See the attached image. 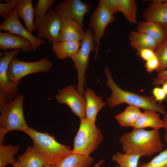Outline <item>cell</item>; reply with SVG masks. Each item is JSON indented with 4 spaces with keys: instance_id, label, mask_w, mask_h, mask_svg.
I'll return each instance as SVG.
<instances>
[{
    "instance_id": "3957f363",
    "label": "cell",
    "mask_w": 167,
    "mask_h": 167,
    "mask_svg": "<svg viewBox=\"0 0 167 167\" xmlns=\"http://www.w3.org/2000/svg\"><path fill=\"white\" fill-rule=\"evenodd\" d=\"M24 95L19 94L13 100L9 101L0 91V139H4L8 132L18 130L26 133L28 126L24 114Z\"/></svg>"
},
{
    "instance_id": "d6986e66",
    "label": "cell",
    "mask_w": 167,
    "mask_h": 167,
    "mask_svg": "<svg viewBox=\"0 0 167 167\" xmlns=\"http://www.w3.org/2000/svg\"><path fill=\"white\" fill-rule=\"evenodd\" d=\"M18 17L22 19L26 29L30 33L35 30L34 27V8L32 0H18L15 8Z\"/></svg>"
},
{
    "instance_id": "f35d334b",
    "label": "cell",
    "mask_w": 167,
    "mask_h": 167,
    "mask_svg": "<svg viewBox=\"0 0 167 167\" xmlns=\"http://www.w3.org/2000/svg\"><path fill=\"white\" fill-rule=\"evenodd\" d=\"M162 89L167 94V82L162 84Z\"/></svg>"
},
{
    "instance_id": "f546056e",
    "label": "cell",
    "mask_w": 167,
    "mask_h": 167,
    "mask_svg": "<svg viewBox=\"0 0 167 167\" xmlns=\"http://www.w3.org/2000/svg\"><path fill=\"white\" fill-rule=\"evenodd\" d=\"M55 0H39L34 8V17L35 20L43 18L47 12L52 9Z\"/></svg>"
},
{
    "instance_id": "603a6c76",
    "label": "cell",
    "mask_w": 167,
    "mask_h": 167,
    "mask_svg": "<svg viewBox=\"0 0 167 167\" xmlns=\"http://www.w3.org/2000/svg\"><path fill=\"white\" fill-rule=\"evenodd\" d=\"M22 167H43L45 162L39 153L33 147H28L26 150L17 158Z\"/></svg>"
},
{
    "instance_id": "4316f807",
    "label": "cell",
    "mask_w": 167,
    "mask_h": 167,
    "mask_svg": "<svg viewBox=\"0 0 167 167\" xmlns=\"http://www.w3.org/2000/svg\"><path fill=\"white\" fill-rule=\"evenodd\" d=\"M19 149V145H4L0 143V167H6L9 164L13 165L16 161L14 157L18 153Z\"/></svg>"
},
{
    "instance_id": "b9f144b4",
    "label": "cell",
    "mask_w": 167,
    "mask_h": 167,
    "mask_svg": "<svg viewBox=\"0 0 167 167\" xmlns=\"http://www.w3.org/2000/svg\"><path fill=\"white\" fill-rule=\"evenodd\" d=\"M163 28L165 30L166 33L167 34V24L162 25Z\"/></svg>"
},
{
    "instance_id": "7c38bea8",
    "label": "cell",
    "mask_w": 167,
    "mask_h": 167,
    "mask_svg": "<svg viewBox=\"0 0 167 167\" xmlns=\"http://www.w3.org/2000/svg\"><path fill=\"white\" fill-rule=\"evenodd\" d=\"M91 7L90 4L80 0H66L58 3L53 10L62 18L75 20L84 28L85 15L90 11Z\"/></svg>"
},
{
    "instance_id": "484cf974",
    "label": "cell",
    "mask_w": 167,
    "mask_h": 167,
    "mask_svg": "<svg viewBox=\"0 0 167 167\" xmlns=\"http://www.w3.org/2000/svg\"><path fill=\"white\" fill-rule=\"evenodd\" d=\"M118 12L122 13L130 23L135 24L137 21V4L135 0H116Z\"/></svg>"
},
{
    "instance_id": "ffe728a7",
    "label": "cell",
    "mask_w": 167,
    "mask_h": 167,
    "mask_svg": "<svg viewBox=\"0 0 167 167\" xmlns=\"http://www.w3.org/2000/svg\"><path fill=\"white\" fill-rule=\"evenodd\" d=\"M137 31L145 34L154 39L158 44L167 38V34L161 25L150 22L138 23Z\"/></svg>"
},
{
    "instance_id": "836d02e7",
    "label": "cell",
    "mask_w": 167,
    "mask_h": 167,
    "mask_svg": "<svg viewBox=\"0 0 167 167\" xmlns=\"http://www.w3.org/2000/svg\"><path fill=\"white\" fill-rule=\"evenodd\" d=\"M159 65V60L156 55L152 58L146 62L145 66L147 72L150 73L153 71H156Z\"/></svg>"
},
{
    "instance_id": "5b68a950",
    "label": "cell",
    "mask_w": 167,
    "mask_h": 167,
    "mask_svg": "<svg viewBox=\"0 0 167 167\" xmlns=\"http://www.w3.org/2000/svg\"><path fill=\"white\" fill-rule=\"evenodd\" d=\"M101 130L86 117L80 119L79 127L74 140L72 152L87 156L95 151L102 142Z\"/></svg>"
},
{
    "instance_id": "60d3db41",
    "label": "cell",
    "mask_w": 167,
    "mask_h": 167,
    "mask_svg": "<svg viewBox=\"0 0 167 167\" xmlns=\"http://www.w3.org/2000/svg\"><path fill=\"white\" fill-rule=\"evenodd\" d=\"M43 167H56L55 165H49L45 164Z\"/></svg>"
},
{
    "instance_id": "7bdbcfd3",
    "label": "cell",
    "mask_w": 167,
    "mask_h": 167,
    "mask_svg": "<svg viewBox=\"0 0 167 167\" xmlns=\"http://www.w3.org/2000/svg\"><path fill=\"white\" fill-rule=\"evenodd\" d=\"M165 101H166V103L167 104V99H166Z\"/></svg>"
},
{
    "instance_id": "4dcf8cb0",
    "label": "cell",
    "mask_w": 167,
    "mask_h": 167,
    "mask_svg": "<svg viewBox=\"0 0 167 167\" xmlns=\"http://www.w3.org/2000/svg\"><path fill=\"white\" fill-rule=\"evenodd\" d=\"M138 167H167V147L148 162H139Z\"/></svg>"
},
{
    "instance_id": "277c9868",
    "label": "cell",
    "mask_w": 167,
    "mask_h": 167,
    "mask_svg": "<svg viewBox=\"0 0 167 167\" xmlns=\"http://www.w3.org/2000/svg\"><path fill=\"white\" fill-rule=\"evenodd\" d=\"M32 139L33 147L44 159L45 163L55 165L62 159L71 153V147L58 143L54 137L29 128L26 132Z\"/></svg>"
},
{
    "instance_id": "8992f818",
    "label": "cell",
    "mask_w": 167,
    "mask_h": 167,
    "mask_svg": "<svg viewBox=\"0 0 167 167\" xmlns=\"http://www.w3.org/2000/svg\"><path fill=\"white\" fill-rule=\"evenodd\" d=\"M96 43L92 30L89 28L85 32L84 36L80 41V47L71 58L77 70L78 84L77 90L84 96V88L86 81V72L88 68L89 57L92 51L96 50Z\"/></svg>"
},
{
    "instance_id": "5bb4252c",
    "label": "cell",
    "mask_w": 167,
    "mask_h": 167,
    "mask_svg": "<svg viewBox=\"0 0 167 167\" xmlns=\"http://www.w3.org/2000/svg\"><path fill=\"white\" fill-rule=\"evenodd\" d=\"M0 49L3 52L15 49H21L25 53L34 51L32 44L28 39L9 32H0Z\"/></svg>"
},
{
    "instance_id": "e0dca14e",
    "label": "cell",
    "mask_w": 167,
    "mask_h": 167,
    "mask_svg": "<svg viewBox=\"0 0 167 167\" xmlns=\"http://www.w3.org/2000/svg\"><path fill=\"white\" fill-rule=\"evenodd\" d=\"M84 97L86 101V118L92 123L95 124L97 113L105 106L106 103L103 101L102 97L97 96L89 88H86Z\"/></svg>"
},
{
    "instance_id": "83f0119b",
    "label": "cell",
    "mask_w": 167,
    "mask_h": 167,
    "mask_svg": "<svg viewBox=\"0 0 167 167\" xmlns=\"http://www.w3.org/2000/svg\"><path fill=\"white\" fill-rule=\"evenodd\" d=\"M140 156L118 152L113 155L112 160L120 167H138Z\"/></svg>"
},
{
    "instance_id": "44dd1931",
    "label": "cell",
    "mask_w": 167,
    "mask_h": 167,
    "mask_svg": "<svg viewBox=\"0 0 167 167\" xmlns=\"http://www.w3.org/2000/svg\"><path fill=\"white\" fill-rule=\"evenodd\" d=\"M128 39L130 45L137 51L144 49L154 51L158 45L153 39L137 31H131L128 36Z\"/></svg>"
},
{
    "instance_id": "e575fe53",
    "label": "cell",
    "mask_w": 167,
    "mask_h": 167,
    "mask_svg": "<svg viewBox=\"0 0 167 167\" xmlns=\"http://www.w3.org/2000/svg\"><path fill=\"white\" fill-rule=\"evenodd\" d=\"M152 93L156 101L161 104L166 98L167 95L162 88L159 87H155L153 88Z\"/></svg>"
},
{
    "instance_id": "9c48e42d",
    "label": "cell",
    "mask_w": 167,
    "mask_h": 167,
    "mask_svg": "<svg viewBox=\"0 0 167 167\" xmlns=\"http://www.w3.org/2000/svg\"><path fill=\"white\" fill-rule=\"evenodd\" d=\"M62 18L52 9L43 18L34 21V27L37 30L36 37L47 40L52 44L59 41Z\"/></svg>"
},
{
    "instance_id": "d590c367",
    "label": "cell",
    "mask_w": 167,
    "mask_h": 167,
    "mask_svg": "<svg viewBox=\"0 0 167 167\" xmlns=\"http://www.w3.org/2000/svg\"><path fill=\"white\" fill-rule=\"evenodd\" d=\"M137 52L140 58L146 62L156 56L154 51L150 49H143Z\"/></svg>"
},
{
    "instance_id": "4fadbf2b",
    "label": "cell",
    "mask_w": 167,
    "mask_h": 167,
    "mask_svg": "<svg viewBox=\"0 0 167 167\" xmlns=\"http://www.w3.org/2000/svg\"><path fill=\"white\" fill-rule=\"evenodd\" d=\"M0 30L9 32L27 39L32 44L34 51L45 43L42 39L32 35L24 27L19 19L15 8L11 14L2 22Z\"/></svg>"
},
{
    "instance_id": "7a4b0ae2",
    "label": "cell",
    "mask_w": 167,
    "mask_h": 167,
    "mask_svg": "<svg viewBox=\"0 0 167 167\" xmlns=\"http://www.w3.org/2000/svg\"><path fill=\"white\" fill-rule=\"evenodd\" d=\"M104 72L106 78V84L112 91L106 102L110 108L112 109L120 104L126 103L145 110H154L164 116L166 114L164 106L156 101L154 97L124 90L115 83L109 68H105Z\"/></svg>"
},
{
    "instance_id": "ab89813d",
    "label": "cell",
    "mask_w": 167,
    "mask_h": 167,
    "mask_svg": "<svg viewBox=\"0 0 167 167\" xmlns=\"http://www.w3.org/2000/svg\"><path fill=\"white\" fill-rule=\"evenodd\" d=\"M13 167H22L20 164L16 161L13 165Z\"/></svg>"
},
{
    "instance_id": "1f68e13d",
    "label": "cell",
    "mask_w": 167,
    "mask_h": 167,
    "mask_svg": "<svg viewBox=\"0 0 167 167\" xmlns=\"http://www.w3.org/2000/svg\"><path fill=\"white\" fill-rule=\"evenodd\" d=\"M18 0H11L6 3H0V15L4 19L9 16L15 8Z\"/></svg>"
},
{
    "instance_id": "ac0fdd59",
    "label": "cell",
    "mask_w": 167,
    "mask_h": 167,
    "mask_svg": "<svg viewBox=\"0 0 167 167\" xmlns=\"http://www.w3.org/2000/svg\"><path fill=\"white\" fill-rule=\"evenodd\" d=\"M133 129L151 127L153 129L163 128L162 120L159 113L151 110H145L139 117L133 126Z\"/></svg>"
},
{
    "instance_id": "2e32d148",
    "label": "cell",
    "mask_w": 167,
    "mask_h": 167,
    "mask_svg": "<svg viewBox=\"0 0 167 167\" xmlns=\"http://www.w3.org/2000/svg\"><path fill=\"white\" fill-rule=\"evenodd\" d=\"M83 28L75 20L62 18L59 41L80 42L85 35Z\"/></svg>"
},
{
    "instance_id": "7402d4cb",
    "label": "cell",
    "mask_w": 167,
    "mask_h": 167,
    "mask_svg": "<svg viewBox=\"0 0 167 167\" xmlns=\"http://www.w3.org/2000/svg\"><path fill=\"white\" fill-rule=\"evenodd\" d=\"M94 161L90 155L72 152L59 161L55 165L56 167H89Z\"/></svg>"
},
{
    "instance_id": "ba28073f",
    "label": "cell",
    "mask_w": 167,
    "mask_h": 167,
    "mask_svg": "<svg viewBox=\"0 0 167 167\" xmlns=\"http://www.w3.org/2000/svg\"><path fill=\"white\" fill-rule=\"evenodd\" d=\"M116 18L105 0H100L98 5L91 16L89 27L92 30L96 43L94 58H96L101 39L105 35L107 26L114 21Z\"/></svg>"
},
{
    "instance_id": "30bf717a",
    "label": "cell",
    "mask_w": 167,
    "mask_h": 167,
    "mask_svg": "<svg viewBox=\"0 0 167 167\" xmlns=\"http://www.w3.org/2000/svg\"><path fill=\"white\" fill-rule=\"evenodd\" d=\"M20 52V49L3 52L0 59V91L5 95L9 101L14 99L19 94L20 82H13L9 80L7 71L10 62L13 58Z\"/></svg>"
},
{
    "instance_id": "8d00e7d4",
    "label": "cell",
    "mask_w": 167,
    "mask_h": 167,
    "mask_svg": "<svg viewBox=\"0 0 167 167\" xmlns=\"http://www.w3.org/2000/svg\"><path fill=\"white\" fill-rule=\"evenodd\" d=\"M163 128L165 130V132L164 136V141L167 143V113L166 115L164 116V118L162 119Z\"/></svg>"
},
{
    "instance_id": "9a60e30c",
    "label": "cell",
    "mask_w": 167,
    "mask_h": 167,
    "mask_svg": "<svg viewBox=\"0 0 167 167\" xmlns=\"http://www.w3.org/2000/svg\"><path fill=\"white\" fill-rule=\"evenodd\" d=\"M144 21L167 24V0H153L143 11Z\"/></svg>"
},
{
    "instance_id": "d4e9b609",
    "label": "cell",
    "mask_w": 167,
    "mask_h": 167,
    "mask_svg": "<svg viewBox=\"0 0 167 167\" xmlns=\"http://www.w3.org/2000/svg\"><path fill=\"white\" fill-rule=\"evenodd\" d=\"M140 108L129 105L122 112L115 116L120 125L124 127H133L142 112Z\"/></svg>"
},
{
    "instance_id": "8fae6325",
    "label": "cell",
    "mask_w": 167,
    "mask_h": 167,
    "mask_svg": "<svg viewBox=\"0 0 167 167\" xmlns=\"http://www.w3.org/2000/svg\"><path fill=\"white\" fill-rule=\"evenodd\" d=\"M77 87L71 84L58 91L55 98L59 104L67 105L80 119L86 117V101L77 91Z\"/></svg>"
},
{
    "instance_id": "74e56055",
    "label": "cell",
    "mask_w": 167,
    "mask_h": 167,
    "mask_svg": "<svg viewBox=\"0 0 167 167\" xmlns=\"http://www.w3.org/2000/svg\"><path fill=\"white\" fill-rule=\"evenodd\" d=\"M105 160L102 159L96 163L93 167H100L105 162Z\"/></svg>"
},
{
    "instance_id": "cb8c5ba5",
    "label": "cell",
    "mask_w": 167,
    "mask_h": 167,
    "mask_svg": "<svg viewBox=\"0 0 167 167\" xmlns=\"http://www.w3.org/2000/svg\"><path fill=\"white\" fill-rule=\"evenodd\" d=\"M80 42L59 41L52 44V49L57 58L64 59L71 58L78 50Z\"/></svg>"
},
{
    "instance_id": "6da1fadb",
    "label": "cell",
    "mask_w": 167,
    "mask_h": 167,
    "mask_svg": "<svg viewBox=\"0 0 167 167\" xmlns=\"http://www.w3.org/2000/svg\"><path fill=\"white\" fill-rule=\"evenodd\" d=\"M119 140L125 153L139 155L140 157H149L160 153L164 150L165 147L159 129H133L131 132L123 134Z\"/></svg>"
},
{
    "instance_id": "d6a6232c",
    "label": "cell",
    "mask_w": 167,
    "mask_h": 167,
    "mask_svg": "<svg viewBox=\"0 0 167 167\" xmlns=\"http://www.w3.org/2000/svg\"><path fill=\"white\" fill-rule=\"evenodd\" d=\"M167 82V68L164 71L158 72L155 78L152 81V84L155 86L162 85Z\"/></svg>"
},
{
    "instance_id": "52a82bcc",
    "label": "cell",
    "mask_w": 167,
    "mask_h": 167,
    "mask_svg": "<svg viewBox=\"0 0 167 167\" xmlns=\"http://www.w3.org/2000/svg\"><path fill=\"white\" fill-rule=\"evenodd\" d=\"M52 65L51 61L46 58L33 62H27L20 60L15 56L10 62L7 75L11 81L20 82L24 77L28 75L49 72Z\"/></svg>"
},
{
    "instance_id": "f1b7e54d",
    "label": "cell",
    "mask_w": 167,
    "mask_h": 167,
    "mask_svg": "<svg viewBox=\"0 0 167 167\" xmlns=\"http://www.w3.org/2000/svg\"><path fill=\"white\" fill-rule=\"evenodd\" d=\"M154 51L159 62L158 67L156 70L158 72L167 68V38L158 45Z\"/></svg>"
}]
</instances>
